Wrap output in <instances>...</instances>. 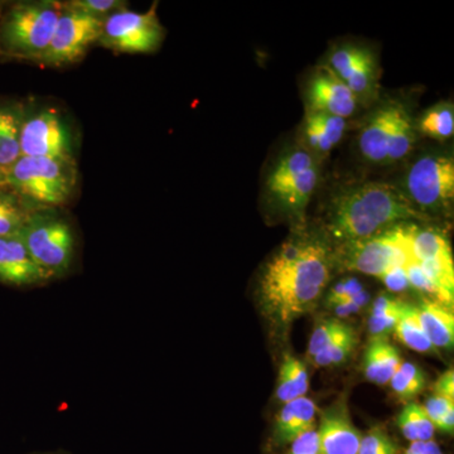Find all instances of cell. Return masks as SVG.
<instances>
[{
  "label": "cell",
  "mask_w": 454,
  "mask_h": 454,
  "mask_svg": "<svg viewBox=\"0 0 454 454\" xmlns=\"http://www.w3.org/2000/svg\"><path fill=\"white\" fill-rule=\"evenodd\" d=\"M336 265L327 239L298 232L262 268L258 295L269 321L286 327L315 309Z\"/></svg>",
  "instance_id": "1"
},
{
  "label": "cell",
  "mask_w": 454,
  "mask_h": 454,
  "mask_svg": "<svg viewBox=\"0 0 454 454\" xmlns=\"http://www.w3.org/2000/svg\"><path fill=\"white\" fill-rule=\"evenodd\" d=\"M427 220L395 184L370 181L349 184L333 196L325 212L328 241L337 247L364 240L389 227Z\"/></svg>",
  "instance_id": "2"
},
{
  "label": "cell",
  "mask_w": 454,
  "mask_h": 454,
  "mask_svg": "<svg viewBox=\"0 0 454 454\" xmlns=\"http://www.w3.org/2000/svg\"><path fill=\"white\" fill-rule=\"evenodd\" d=\"M321 179V162L300 145L284 149L269 167L262 200L278 217L303 223Z\"/></svg>",
  "instance_id": "3"
},
{
  "label": "cell",
  "mask_w": 454,
  "mask_h": 454,
  "mask_svg": "<svg viewBox=\"0 0 454 454\" xmlns=\"http://www.w3.org/2000/svg\"><path fill=\"white\" fill-rule=\"evenodd\" d=\"M411 107L396 98L375 107L361 127L357 148L365 162L393 166L413 153L418 139Z\"/></svg>",
  "instance_id": "4"
},
{
  "label": "cell",
  "mask_w": 454,
  "mask_h": 454,
  "mask_svg": "<svg viewBox=\"0 0 454 454\" xmlns=\"http://www.w3.org/2000/svg\"><path fill=\"white\" fill-rule=\"evenodd\" d=\"M4 176L7 187L37 210L70 201L77 181L74 160L56 158L20 157Z\"/></svg>",
  "instance_id": "5"
},
{
  "label": "cell",
  "mask_w": 454,
  "mask_h": 454,
  "mask_svg": "<svg viewBox=\"0 0 454 454\" xmlns=\"http://www.w3.org/2000/svg\"><path fill=\"white\" fill-rule=\"evenodd\" d=\"M415 226L413 223H397L364 240L340 245L334 260L348 270L376 278L391 269L408 267L414 262Z\"/></svg>",
  "instance_id": "6"
},
{
  "label": "cell",
  "mask_w": 454,
  "mask_h": 454,
  "mask_svg": "<svg viewBox=\"0 0 454 454\" xmlns=\"http://www.w3.org/2000/svg\"><path fill=\"white\" fill-rule=\"evenodd\" d=\"M403 191L415 210L429 216H448L454 202V158L447 152H428L406 169Z\"/></svg>",
  "instance_id": "7"
},
{
  "label": "cell",
  "mask_w": 454,
  "mask_h": 454,
  "mask_svg": "<svg viewBox=\"0 0 454 454\" xmlns=\"http://www.w3.org/2000/svg\"><path fill=\"white\" fill-rule=\"evenodd\" d=\"M18 236L38 267L52 279L64 278L71 270L76 239L68 221L53 208L33 212Z\"/></svg>",
  "instance_id": "8"
},
{
  "label": "cell",
  "mask_w": 454,
  "mask_h": 454,
  "mask_svg": "<svg viewBox=\"0 0 454 454\" xmlns=\"http://www.w3.org/2000/svg\"><path fill=\"white\" fill-rule=\"evenodd\" d=\"M64 4L56 2L20 3L0 26L2 46L14 56L40 59L49 49Z\"/></svg>",
  "instance_id": "9"
},
{
  "label": "cell",
  "mask_w": 454,
  "mask_h": 454,
  "mask_svg": "<svg viewBox=\"0 0 454 454\" xmlns=\"http://www.w3.org/2000/svg\"><path fill=\"white\" fill-rule=\"evenodd\" d=\"M164 35L155 4L145 13L121 8L104 20L98 43L121 52L152 53L160 49Z\"/></svg>",
  "instance_id": "10"
},
{
  "label": "cell",
  "mask_w": 454,
  "mask_h": 454,
  "mask_svg": "<svg viewBox=\"0 0 454 454\" xmlns=\"http://www.w3.org/2000/svg\"><path fill=\"white\" fill-rule=\"evenodd\" d=\"M324 65L356 95L361 106L375 103L380 90V62L369 46L339 44Z\"/></svg>",
  "instance_id": "11"
},
{
  "label": "cell",
  "mask_w": 454,
  "mask_h": 454,
  "mask_svg": "<svg viewBox=\"0 0 454 454\" xmlns=\"http://www.w3.org/2000/svg\"><path fill=\"white\" fill-rule=\"evenodd\" d=\"M103 25L104 18L90 16L64 4L49 49L40 61L55 67L79 61L90 46L100 40Z\"/></svg>",
  "instance_id": "12"
},
{
  "label": "cell",
  "mask_w": 454,
  "mask_h": 454,
  "mask_svg": "<svg viewBox=\"0 0 454 454\" xmlns=\"http://www.w3.org/2000/svg\"><path fill=\"white\" fill-rule=\"evenodd\" d=\"M20 153L22 157L74 160L73 134L56 110L43 109L23 119Z\"/></svg>",
  "instance_id": "13"
},
{
  "label": "cell",
  "mask_w": 454,
  "mask_h": 454,
  "mask_svg": "<svg viewBox=\"0 0 454 454\" xmlns=\"http://www.w3.org/2000/svg\"><path fill=\"white\" fill-rule=\"evenodd\" d=\"M306 112L324 113L346 119L355 115L361 109L360 101L340 79L325 65L317 67L307 82Z\"/></svg>",
  "instance_id": "14"
},
{
  "label": "cell",
  "mask_w": 454,
  "mask_h": 454,
  "mask_svg": "<svg viewBox=\"0 0 454 454\" xmlns=\"http://www.w3.org/2000/svg\"><path fill=\"white\" fill-rule=\"evenodd\" d=\"M317 434L321 454H357L363 439L352 423L346 400H339L325 409Z\"/></svg>",
  "instance_id": "15"
},
{
  "label": "cell",
  "mask_w": 454,
  "mask_h": 454,
  "mask_svg": "<svg viewBox=\"0 0 454 454\" xmlns=\"http://www.w3.org/2000/svg\"><path fill=\"white\" fill-rule=\"evenodd\" d=\"M52 280L29 255L20 236L0 238V283L14 286H42Z\"/></svg>",
  "instance_id": "16"
},
{
  "label": "cell",
  "mask_w": 454,
  "mask_h": 454,
  "mask_svg": "<svg viewBox=\"0 0 454 454\" xmlns=\"http://www.w3.org/2000/svg\"><path fill=\"white\" fill-rule=\"evenodd\" d=\"M348 128L346 119L324 113L306 112L300 128L298 145L322 162L342 142Z\"/></svg>",
  "instance_id": "17"
},
{
  "label": "cell",
  "mask_w": 454,
  "mask_h": 454,
  "mask_svg": "<svg viewBox=\"0 0 454 454\" xmlns=\"http://www.w3.org/2000/svg\"><path fill=\"white\" fill-rule=\"evenodd\" d=\"M317 411L315 402L307 396L283 404L274 422V443L286 446L307 430L316 428Z\"/></svg>",
  "instance_id": "18"
},
{
  "label": "cell",
  "mask_w": 454,
  "mask_h": 454,
  "mask_svg": "<svg viewBox=\"0 0 454 454\" xmlns=\"http://www.w3.org/2000/svg\"><path fill=\"white\" fill-rule=\"evenodd\" d=\"M417 309L418 318L430 342L435 348H452L454 343V316L452 309L437 301L423 298Z\"/></svg>",
  "instance_id": "19"
},
{
  "label": "cell",
  "mask_w": 454,
  "mask_h": 454,
  "mask_svg": "<svg viewBox=\"0 0 454 454\" xmlns=\"http://www.w3.org/2000/svg\"><path fill=\"white\" fill-rule=\"evenodd\" d=\"M403 360L395 346L387 339L370 340L364 355V373L373 384H389Z\"/></svg>",
  "instance_id": "20"
},
{
  "label": "cell",
  "mask_w": 454,
  "mask_h": 454,
  "mask_svg": "<svg viewBox=\"0 0 454 454\" xmlns=\"http://www.w3.org/2000/svg\"><path fill=\"white\" fill-rule=\"evenodd\" d=\"M309 390V375L303 361L286 352L280 364L278 375L276 399L286 404L292 400L307 395Z\"/></svg>",
  "instance_id": "21"
},
{
  "label": "cell",
  "mask_w": 454,
  "mask_h": 454,
  "mask_svg": "<svg viewBox=\"0 0 454 454\" xmlns=\"http://www.w3.org/2000/svg\"><path fill=\"white\" fill-rule=\"evenodd\" d=\"M413 255L418 262H439L453 265L452 247L441 230L434 227L415 226L413 234Z\"/></svg>",
  "instance_id": "22"
},
{
  "label": "cell",
  "mask_w": 454,
  "mask_h": 454,
  "mask_svg": "<svg viewBox=\"0 0 454 454\" xmlns=\"http://www.w3.org/2000/svg\"><path fill=\"white\" fill-rule=\"evenodd\" d=\"M22 114L13 106H0V170L7 172L22 157L20 129Z\"/></svg>",
  "instance_id": "23"
},
{
  "label": "cell",
  "mask_w": 454,
  "mask_h": 454,
  "mask_svg": "<svg viewBox=\"0 0 454 454\" xmlns=\"http://www.w3.org/2000/svg\"><path fill=\"white\" fill-rule=\"evenodd\" d=\"M418 136L447 142L454 136V107L452 101H441L430 106L426 112L415 118Z\"/></svg>",
  "instance_id": "24"
},
{
  "label": "cell",
  "mask_w": 454,
  "mask_h": 454,
  "mask_svg": "<svg viewBox=\"0 0 454 454\" xmlns=\"http://www.w3.org/2000/svg\"><path fill=\"white\" fill-rule=\"evenodd\" d=\"M37 208L33 207L7 186L0 187V238L18 236L27 220Z\"/></svg>",
  "instance_id": "25"
},
{
  "label": "cell",
  "mask_w": 454,
  "mask_h": 454,
  "mask_svg": "<svg viewBox=\"0 0 454 454\" xmlns=\"http://www.w3.org/2000/svg\"><path fill=\"white\" fill-rule=\"evenodd\" d=\"M404 303L387 293H382L372 301L367 321L370 340L387 339L399 321Z\"/></svg>",
  "instance_id": "26"
},
{
  "label": "cell",
  "mask_w": 454,
  "mask_h": 454,
  "mask_svg": "<svg viewBox=\"0 0 454 454\" xmlns=\"http://www.w3.org/2000/svg\"><path fill=\"white\" fill-rule=\"evenodd\" d=\"M393 333L400 342L404 343L406 348L420 352V354H433L437 349L424 333L419 318H418L417 309L413 304L404 303L402 315H400Z\"/></svg>",
  "instance_id": "27"
},
{
  "label": "cell",
  "mask_w": 454,
  "mask_h": 454,
  "mask_svg": "<svg viewBox=\"0 0 454 454\" xmlns=\"http://www.w3.org/2000/svg\"><path fill=\"white\" fill-rule=\"evenodd\" d=\"M396 424L400 432L408 441L428 442L434 437L435 428L423 405L418 403H408L397 415Z\"/></svg>",
  "instance_id": "28"
},
{
  "label": "cell",
  "mask_w": 454,
  "mask_h": 454,
  "mask_svg": "<svg viewBox=\"0 0 454 454\" xmlns=\"http://www.w3.org/2000/svg\"><path fill=\"white\" fill-rule=\"evenodd\" d=\"M389 384L400 400L411 403L426 389V373L413 363H403Z\"/></svg>",
  "instance_id": "29"
},
{
  "label": "cell",
  "mask_w": 454,
  "mask_h": 454,
  "mask_svg": "<svg viewBox=\"0 0 454 454\" xmlns=\"http://www.w3.org/2000/svg\"><path fill=\"white\" fill-rule=\"evenodd\" d=\"M358 337L356 331L352 327L339 339L334 340L331 345L322 349L315 357L310 358V363L316 367H331L345 363L352 352L356 348Z\"/></svg>",
  "instance_id": "30"
},
{
  "label": "cell",
  "mask_w": 454,
  "mask_h": 454,
  "mask_svg": "<svg viewBox=\"0 0 454 454\" xmlns=\"http://www.w3.org/2000/svg\"><path fill=\"white\" fill-rule=\"evenodd\" d=\"M351 325L340 321L339 318L325 319L319 322L310 336L309 345V358L315 357L317 354L327 348L328 345L339 339L340 336L351 330Z\"/></svg>",
  "instance_id": "31"
},
{
  "label": "cell",
  "mask_w": 454,
  "mask_h": 454,
  "mask_svg": "<svg viewBox=\"0 0 454 454\" xmlns=\"http://www.w3.org/2000/svg\"><path fill=\"white\" fill-rule=\"evenodd\" d=\"M357 454H397V446L387 430L375 427L363 435Z\"/></svg>",
  "instance_id": "32"
},
{
  "label": "cell",
  "mask_w": 454,
  "mask_h": 454,
  "mask_svg": "<svg viewBox=\"0 0 454 454\" xmlns=\"http://www.w3.org/2000/svg\"><path fill=\"white\" fill-rule=\"evenodd\" d=\"M365 291L363 284L356 278H346L334 284L330 289L327 298H325V307L333 309V307L339 306L343 301L356 297L358 293Z\"/></svg>",
  "instance_id": "33"
},
{
  "label": "cell",
  "mask_w": 454,
  "mask_h": 454,
  "mask_svg": "<svg viewBox=\"0 0 454 454\" xmlns=\"http://www.w3.org/2000/svg\"><path fill=\"white\" fill-rule=\"evenodd\" d=\"M67 7L76 9V11L83 12L98 18H106L124 8V2L119 0H74V2L65 3Z\"/></svg>",
  "instance_id": "34"
},
{
  "label": "cell",
  "mask_w": 454,
  "mask_h": 454,
  "mask_svg": "<svg viewBox=\"0 0 454 454\" xmlns=\"http://www.w3.org/2000/svg\"><path fill=\"white\" fill-rule=\"evenodd\" d=\"M424 411L428 414L429 419L432 420L433 426L437 427L439 420L448 413L454 411V399L446 396L433 395L427 399L426 404L423 405Z\"/></svg>",
  "instance_id": "35"
},
{
  "label": "cell",
  "mask_w": 454,
  "mask_h": 454,
  "mask_svg": "<svg viewBox=\"0 0 454 454\" xmlns=\"http://www.w3.org/2000/svg\"><path fill=\"white\" fill-rule=\"evenodd\" d=\"M286 454H321L317 428L307 430L291 443Z\"/></svg>",
  "instance_id": "36"
},
{
  "label": "cell",
  "mask_w": 454,
  "mask_h": 454,
  "mask_svg": "<svg viewBox=\"0 0 454 454\" xmlns=\"http://www.w3.org/2000/svg\"><path fill=\"white\" fill-rule=\"evenodd\" d=\"M370 301V294L366 291L358 293L356 297L351 300L343 301L339 306L333 307V310L334 315L339 318H348V317L355 315V313L361 312Z\"/></svg>",
  "instance_id": "37"
},
{
  "label": "cell",
  "mask_w": 454,
  "mask_h": 454,
  "mask_svg": "<svg viewBox=\"0 0 454 454\" xmlns=\"http://www.w3.org/2000/svg\"><path fill=\"white\" fill-rule=\"evenodd\" d=\"M390 292L402 293L411 289L405 268H394L379 278Z\"/></svg>",
  "instance_id": "38"
},
{
  "label": "cell",
  "mask_w": 454,
  "mask_h": 454,
  "mask_svg": "<svg viewBox=\"0 0 454 454\" xmlns=\"http://www.w3.org/2000/svg\"><path fill=\"white\" fill-rule=\"evenodd\" d=\"M434 395L446 396L454 399V372L452 369L442 373L433 385Z\"/></svg>",
  "instance_id": "39"
},
{
  "label": "cell",
  "mask_w": 454,
  "mask_h": 454,
  "mask_svg": "<svg viewBox=\"0 0 454 454\" xmlns=\"http://www.w3.org/2000/svg\"><path fill=\"white\" fill-rule=\"evenodd\" d=\"M427 442H411L404 454H426Z\"/></svg>",
  "instance_id": "40"
},
{
  "label": "cell",
  "mask_w": 454,
  "mask_h": 454,
  "mask_svg": "<svg viewBox=\"0 0 454 454\" xmlns=\"http://www.w3.org/2000/svg\"><path fill=\"white\" fill-rule=\"evenodd\" d=\"M426 454H443V452H442L441 447L432 439V441L427 442Z\"/></svg>",
  "instance_id": "41"
},
{
  "label": "cell",
  "mask_w": 454,
  "mask_h": 454,
  "mask_svg": "<svg viewBox=\"0 0 454 454\" xmlns=\"http://www.w3.org/2000/svg\"><path fill=\"white\" fill-rule=\"evenodd\" d=\"M29 454H70V453L64 452V450H51V452H35V453H29Z\"/></svg>",
  "instance_id": "42"
},
{
  "label": "cell",
  "mask_w": 454,
  "mask_h": 454,
  "mask_svg": "<svg viewBox=\"0 0 454 454\" xmlns=\"http://www.w3.org/2000/svg\"><path fill=\"white\" fill-rule=\"evenodd\" d=\"M7 186V184H5V176L4 173L0 170V187Z\"/></svg>",
  "instance_id": "43"
}]
</instances>
